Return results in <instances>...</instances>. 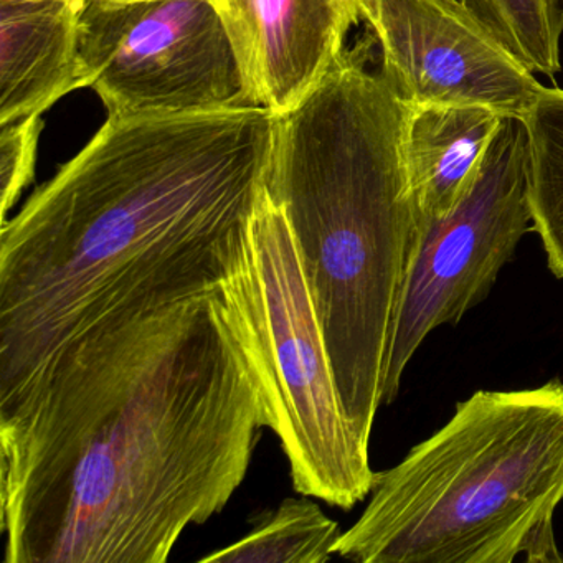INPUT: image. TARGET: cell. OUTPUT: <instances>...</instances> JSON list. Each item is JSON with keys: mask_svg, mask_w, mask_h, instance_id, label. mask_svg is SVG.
<instances>
[{"mask_svg": "<svg viewBox=\"0 0 563 563\" xmlns=\"http://www.w3.org/2000/svg\"><path fill=\"white\" fill-rule=\"evenodd\" d=\"M111 2H136V0H111Z\"/></svg>", "mask_w": 563, "mask_h": 563, "instance_id": "17", "label": "cell"}, {"mask_svg": "<svg viewBox=\"0 0 563 563\" xmlns=\"http://www.w3.org/2000/svg\"><path fill=\"white\" fill-rule=\"evenodd\" d=\"M42 117L25 118L15 123L0 124V223L34 179Z\"/></svg>", "mask_w": 563, "mask_h": 563, "instance_id": "15", "label": "cell"}, {"mask_svg": "<svg viewBox=\"0 0 563 563\" xmlns=\"http://www.w3.org/2000/svg\"><path fill=\"white\" fill-rule=\"evenodd\" d=\"M563 382L479 390L401 463L335 555L361 563H562Z\"/></svg>", "mask_w": 563, "mask_h": 563, "instance_id": "4", "label": "cell"}, {"mask_svg": "<svg viewBox=\"0 0 563 563\" xmlns=\"http://www.w3.org/2000/svg\"><path fill=\"white\" fill-rule=\"evenodd\" d=\"M476 19L532 74L562 70V0H448Z\"/></svg>", "mask_w": 563, "mask_h": 563, "instance_id": "14", "label": "cell"}, {"mask_svg": "<svg viewBox=\"0 0 563 563\" xmlns=\"http://www.w3.org/2000/svg\"><path fill=\"white\" fill-rule=\"evenodd\" d=\"M382 74L408 104H474L522 120L542 93L489 31L448 0H375Z\"/></svg>", "mask_w": 563, "mask_h": 563, "instance_id": "8", "label": "cell"}, {"mask_svg": "<svg viewBox=\"0 0 563 563\" xmlns=\"http://www.w3.org/2000/svg\"><path fill=\"white\" fill-rule=\"evenodd\" d=\"M355 5H357L358 11L362 14V21L371 22L372 15H374L375 11V0H354Z\"/></svg>", "mask_w": 563, "mask_h": 563, "instance_id": "16", "label": "cell"}, {"mask_svg": "<svg viewBox=\"0 0 563 563\" xmlns=\"http://www.w3.org/2000/svg\"><path fill=\"white\" fill-rule=\"evenodd\" d=\"M219 295L258 372L296 493L352 509L374 487L368 444L342 407L291 227L266 186Z\"/></svg>", "mask_w": 563, "mask_h": 563, "instance_id": "5", "label": "cell"}, {"mask_svg": "<svg viewBox=\"0 0 563 563\" xmlns=\"http://www.w3.org/2000/svg\"><path fill=\"white\" fill-rule=\"evenodd\" d=\"M339 523L311 496L288 497L262 514L253 529L225 549L202 556L207 563H324L335 555Z\"/></svg>", "mask_w": 563, "mask_h": 563, "instance_id": "13", "label": "cell"}, {"mask_svg": "<svg viewBox=\"0 0 563 563\" xmlns=\"http://www.w3.org/2000/svg\"><path fill=\"white\" fill-rule=\"evenodd\" d=\"M268 428L219 289L100 329L0 407L8 563H164Z\"/></svg>", "mask_w": 563, "mask_h": 563, "instance_id": "1", "label": "cell"}, {"mask_svg": "<svg viewBox=\"0 0 563 563\" xmlns=\"http://www.w3.org/2000/svg\"><path fill=\"white\" fill-rule=\"evenodd\" d=\"M87 0H0V124L42 117L81 88Z\"/></svg>", "mask_w": 563, "mask_h": 563, "instance_id": "10", "label": "cell"}, {"mask_svg": "<svg viewBox=\"0 0 563 563\" xmlns=\"http://www.w3.org/2000/svg\"><path fill=\"white\" fill-rule=\"evenodd\" d=\"M253 107L276 117L309 97L362 21L354 0H216Z\"/></svg>", "mask_w": 563, "mask_h": 563, "instance_id": "9", "label": "cell"}, {"mask_svg": "<svg viewBox=\"0 0 563 563\" xmlns=\"http://www.w3.org/2000/svg\"><path fill=\"white\" fill-rule=\"evenodd\" d=\"M275 134L262 107L108 117L0 227V407L87 335L217 291Z\"/></svg>", "mask_w": 563, "mask_h": 563, "instance_id": "2", "label": "cell"}, {"mask_svg": "<svg viewBox=\"0 0 563 563\" xmlns=\"http://www.w3.org/2000/svg\"><path fill=\"white\" fill-rule=\"evenodd\" d=\"M80 60L108 117L253 107L216 0H87Z\"/></svg>", "mask_w": 563, "mask_h": 563, "instance_id": "6", "label": "cell"}, {"mask_svg": "<svg viewBox=\"0 0 563 563\" xmlns=\"http://www.w3.org/2000/svg\"><path fill=\"white\" fill-rule=\"evenodd\" d=\"M527 197L547 265L563 279V90L543 88L526 117Z\"/></svg>", "mask_w": 563, "mask_h": 563, "instance_id": "12", "label": "cell"}, {"mask_svg": "<svg viewBox=\"0 0 563 563\" xmlns=\"http://www.w3.org/2000/svg\"><path fill=\"white\" fill-rule=\"evenodd\" d=\"M562 4H563V0H562Z\"/></svg>", "mask_w": 563, "mask_h": 563, "instance_id": "18", "label": "cell"}, {"mask_svg": "<svg viewBox=\"0 0 563 563\" xmlns=\"http://www.w3.org/2000/svg\"><path fill=\"white\" fill-rule=\"evenodd\" d=\"M530 223L526 126L503 118L454 209L424 223L388 355L384 405L397 397L428 334L460 324L487 298Z\"/></svg>", "mask_w": 563, "mask_h": 563, "instance_id": "7", "label": "cell"}, {"mask_svg": "<svg viewBox=\"0 0 563 563\" xmlns=\"http://www.w3.org/2000/svg\"><path fill=\"white\" fill-rule=\"evenodd\" d=\"M342 52L299 107L276 117L266 190L298 246L342 407L371 443L424 222L405 166L407 101Z\"/></svg>", "mask_w": 563, "mask_h": 563, "instance_id": "3", "label": "cell"}, {"mask_svg": "<svg viewBox=\"0 0 563 563\" xmlns=\"http://www.w3.org/2000/svg\"><path fill=\"white\" fill-rule=\"evenodd\" d=\"M503 118L474 104L408 107L405 166L424 223L454 209Z\"/></svg>", "mask_w": 563, "mask_h": 563, "instance_id": "11", "label": "cell"}]
</instances>
